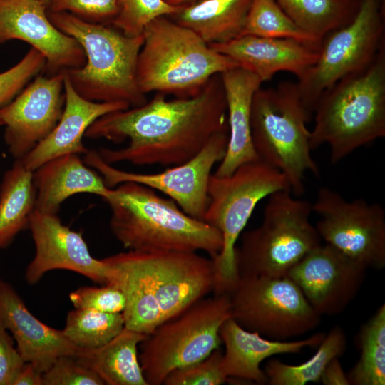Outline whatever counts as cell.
Wrapping results in <instances>:
<instances>
[{
  "label": "cell",
  "mask_w": 385,
  "mask_h": 385,
  "mask_svg": "<svg viewBox=\"0 0 385 385\" xmlns=\"http://www.w3.org/2000/svg\"><path fill=\"white\" fill-rule=\"evenodd\" d=\"M228 131L227 103L220 74L200 92L168 100L156 93L144 104L107 113L94 121L85 137L105 138L123 148H100L107 163L175 166L197 155L210 138Z\"/></svg>",
  "instance_id": "6da1fadb"
},
{
  "label": "cell",
  "mask_w": 385,
  "mask_h": 385,
  "mask_svg": "<svg viewBox=\"0 0 385 385\" xmlns=\"http://www.w3.org/2000/svg\"><path fill=\"white\" fill-rule=\"evenodd\" d=\"M111 209L110 228L121 245L139 252H197L215 257L222 247L220 231L186 214L172 199L153 189L125 182L104 199Z\"/></svg>",
  "instance_id": "7a4b0ae2"
},
{
  "label": "cell",
  "mask_w": 385,
  "mask_h": 385,
  "mask_svg": "<svg viewBox=\"0 0 385 385\" xmlns=\"http://www.w3.org/2000/svg\"><path fill=\"white\" fill-rule=\"evenodd\" d=\"M310 146L327 144L337 163L385 136V44L364 68L324 91L314 107Z\"/></svg>",
  "instance_id": "3957f363"
},
{
  "label": "cell",
  "mask_w": 385,
  "mask_h": 385,
  "mask_svg": "<svg viewBox=\"0 0 385 385\" xmlns=\"http://www.w3.org/2000/svg\"><path fill=\"white\" fill-rule=\"evenodd\" d=\"M48 15L85 53L83 66L63 71L81 96L95 102H124L130 107L146 103L136 78L143 34L128 36L111 25L88 22L66 12L48 10Z\"/></svg>",
  "instance_id": "277c9868"
},
{
  "label": "cell",
  "mask_w": 385,
  "mask_h": 385,
  "mask_svg": "<svg viewBox=\"0 0 385 385\" xmlns=\"http://www.w3.org/2000/svg\"><path fill=\"white\" fill-rule=\"evenodd\" d=\"M143 36L136 78L145 95L156 92L189 97L200 92L215 75L239 67L168 16L151 21Z\"/></svg>",
  "instance_id": "5b68a950"
},
{
  "label": "cell",
  "mask_w": 385,
  "mask_h": 385,
  "mask_svg": "<svg viewBox=\"0 0 385 385\" xmlns=\"http://www.w3.org/2000/svg\"><path fill=\"white\" fill-rule=\"evenodd\" d=\"M297 83L282 82L255 93L251 105L252 142L258 158L282 173L291 192L304 191L307 173L319 175L311 155L310 131Z\"/></svg>",
  "instance_id": "8992f818"
},
{
  "label": "cell",
  "mask_w": 385,
  "mask_h": 385,
  "mask_svg": "<svg viewBox=\"0 0 385 385\" xmlns=\"http://www.w3.org/2000/svg\"><path fill=\"white\" fill-rule=\"evenodd\" d=\"M284 190H290L286 177L260 159L241 165L227 176L211 175L204 221L217 229L222 237L220 253L212 258L215 294L229 293L239 279L236 242L256 205L272 193Z\"/></svg>",
  "instance_id": "52a82bcc"
},
{
  "label": "cell",
  "mask_w": 385,
  "mask_h": 385,
  "mask_svg": "<svg viewBox=\"0 0 385 385\" xmlns=\"http://www.w3.org/2000/svg\"><path fill=\"white\" fill-rule=\"evenodd\" d=\"M262 224L242 234L236 247L239 277L285 276L291 267L322 244L310 221L312 203L289 190L268 197Z\"/></svg>",
  "instance_id": "ba28073f"
},
{
  "label": "cell",
  "mask_w": 385,
  "mask_h": 385,
  "mask_svg": "<svg viewBox=\"0 0 385 385\" xmlns=\"http://www.w3.org/2000/svg\"><path fill=\"white\" fill-rule=\"evenodd\" d=\"M232 317L229 294L202 299L159 324L140 343V364L148 385H160L173 370L207 358L222 342L220 330Z\"/></svg>",
  "instance_id": "9c48e42d"
},
{
  "label": "cell",
  "mask_w": 385,
  "mask_h": 385,
  "mask_svg": "<svg viewBox=\"0 0 385 385\" xmlns=\"http://www.w3.org/2000/svg\"><path fill=\"white\" fill-rule=\"evenodd\" d=\"M384 14L382 0H360L352 19L322 38L316 61L297 83L309 115L324 91L366 67L385 44Z\"/></svg>",
  "instance_id": "30bf717a"
},
{
  "label": "cell",
  "mask_w": 385,
  "mask_h": 385,
  "mask_svg": "<svg viewBox=\"0 0 385 385\" xmlns=\"http://www.w3.org/2000/svg\"><path fill=\"white\" fill-rule=\"evenodd\" d=\"M232 318L244 329L284 340L315 329L319 315L287 275L239 277L228 293Z\"/></svg>",
  "instance_id": "8fae6325"
},
{
  "label": "cell",
  "mask_w": 385,
  "mask_h": 385,
  "mask_svg": "<svg viewBox=\"0 0 385 385\" xmlns=\"http://www.w3.org/2000/svg\"><path fill=\"white\" fill-rule=\"evenodd\" d=\"M312 209L319 216L315 227L326 244L367 268L385 267V210L380 204L362 198L347 201L322 187Z\"/></svg>",
  "instance_id": "7c38bea8"
},
{
  "label": "cell",
  "mask_w": 385,
  "mask_h": 385,
  "mask_svg": "<svg viewBox=\"0 0 385 385\" xmlns=\"http://www.w3.org/2000/svg\"><path fill=\"white\" fill-rule=\"evenodd\" d=\"M228 131L213 135L202 149L189 160L157 173H138L122 170L103 161L97 151L86 153L85 162L97 170L108 188L135 182L168 195L190 216L204 221L209 203V180L214 165L224 158Z\"/></svg>",
  "instance_id": "4fadbf2b"
},
{
  "label": "cell",
  "mask_w": 385,
  "mask_h": 385,
  "mask_svg": "<svg viewBox=\"0 0 385 385\" xmlns=\"http://www.w3.org/2000/svg\"><path fill=\"white\" fill-rule=\"evenodd\" d=\"M367 267L328 244H321L287 273L319 315L341 313L355 298Z\"/></svg>",
  "instance_id": "5bb4252c"
},
{
  "label": "cell",
  "mask_w": 385,
  "mask_h": 385,
  "mask_svg": "<svg viewBox=\"0 0 385 385\" xmlns=\"http://www.w3.org/2000/svg\"><path fill=\"white\" fill-rule=\"evenodd\" d=\"M63 71L38 75L9 103L0 107L9 153L22 158L44 139L58 122L64 107Z\"/></svg>",
  "instance_id": "9a60e30c"
},
{
  "label": "cell",
  "mask_w": 385,
  "mask_h": 385,
  "mask_svg": "<svg viewBox=\"0 0 385 385\" xmlns=\"http://www.w3.org/2000/svg\"><path fill=\"white\" fill-rule=\"evenodd\" d=\"M134 252L151 280L163 322L178 316L214 291L212 258L196 252Z\"/></svg>",
  "instance_id": "2e32d148"
},
{
  "label": "cell",
  "mask_w": 385,
  "mask_h": 385,
  "mask_svg": "<svg viewBox=\"0 0 385 385\" xmlns=\"http://www.w3.org/2000/svg\"><path fill=\"white\" fill-rule=\"evenodd\" d=\"M29 229L35 255L25 272V279L33 285L53 270H68L101 285L109 284L111 271L103 259L94 258L81 232L64 225L56 215L34 210Z\"/></svg>",
  "instance_id": "e0dca14e"
},
{
  "label": "cell",
  "mask_w": 385,
  "mask_h": 385,
  "mask_svg": "<svg viewBox=\"0 0 385 385\" xmlns=\"http://www.w3.org/2000/svg\"><path fill=\"white\" fill-rule=\"evenodd\" d=\"M11 39L24 41L40 52L49 75L86 62L79 43L51 22L48 6L37 0H0V43Z\"/></svg>",
  "instance_id": "ac0fdd59"
},
{
  "label": "cell",
  "mask_w": 385,
  "mask_h": 385,
  "mask_svg": "<svg viewBox=\"0 0 385 385\" xmlns=\"http://www.w3.org/2000/svg\"><path fill=\"white\" fill-rule=\"evenodd\" d=\"M0 322L9 331L24 362L45 372L62 356H75L78 347L58 330L29 312L13 287L0 279Z\"/></svg>",
  "instance_id": "d6986e66"
},
{
  "label": "cell",
  "mask_w": 385,
  "mask_h": 385,
  "mask_svg": "<svg viewBox=\"0 0 385 385\" xmlns=\"http://www.w3.org/2000/svg\"><path fill=\"white\" fill-rule=\"evenodd\" d=\"M209 46L255 74L262 83L280 71L290 72L299 79L318 55V48L294 39L254 35H242Z\"/></svg>",
  "instance_id": "ffe728a7"
},
{
  "label": "cell",
  "mask_w": 385,
  "mask_h": 385,
  "mask_svg": "<svg viewBox=\"0 0 385 385\" xmlns=\"http://www.w3.org/2000/svg\"><path fill=\"white\" fill-rule=\"evenodd\" d=\"M64 75L65 103L62 115L51 133L20 160L34 172L47 161L68 154H86L83 138L100 117L130 106L124 102H95L81 96Z\"/></svg>",
  "instance_id": "44dd1931"
},
{
  "label": "cell",
  "mask_w": 385,
  "mask_h": 385,
  "mask_svg": "<svg viewBox=\"0 0 385 385\" xmlns=\"http://www.w3.org/2000/svg\"><path fill=\"white\" fill-rule=\"evenodd\" d=\"M220 336L225 347L221 367L227 378L265 384L267 379L260 368L265 359L277 354H298L306 347L318 346L325 334L317 333L292 342L266 339L257 332L244 329L231 317L222 324Z\"/></svg>",
  "instance_id": "7402d4cb"
},
{
  "label": "cell",
  "mask_w": 385,
  "mask_h": 385,
  "mask_svg": "<svg viewBox=\"0 0 385 385\" xmlns=\"http://www.w3.org/2000/svg\"><path fill=\"white\" fill-rule=\"evenodd\" d=\"M227 112L228 143L226 153L215 175H231L241 165L259 160L250 131V112L253 96L262 81L252 73L235 67L220 73Z\"/></svg>",
  "instance_id": "603a6c76"
},
{
  "label": "cell",
  "mask_w": 385,
  "mask_h": 385,
  "mask_svg": "<svg viewBox=\"0 0 385 385\" xmlns=\"http://www.w3.org/2000/svg\"><path fill=\"white\" fill-rule=\"evenodd\" d=\"M33 181L36 193L35 209L53 215L73 195L91 193L104 200L113 189L76 154L64 155L43 163L33 172Z\"/></svg>",
  "instance_id": "cb8c5ba5"
},
{
  "label": "cell",
  "mask_w": 385,
  "mask_h": 385,
  "mask_svg": "<svg viewBox=\"0 0 385 385\" xmlns=\"http://www.w3.org/2000/svg\"><path fill=\"white\" fill-rule=\"evenodd\" d=\"M103 260L111 271L109 284L120 289L125 298V327L150 334L163 322V315L151 280L135 252L128 250Z\"/></svg>",
  "instance_id": "d4e9b609"
},
{
  "label": "cell",
  "mask_w": 385,
  "mask_h": 385,
  "mask_svg": "<svg viewBox=\"0 0 385 385\" xmlns=\"http://www.w3.org/2000/svg\"><path fill=\"white\" fill-rule=\"evenodd\" d=\"M147 334L124 327L96 349L78 348L73 356L108 385H148L138 359V346Z\"/></svg>",
  "instance_id": "484cf974"
},
{
  "label": "cell",
  "mask_w": 385,
  "mask_h": 385,
  "mask_svg": "<svg viewBox=\"0 0 385 385\" xmlns=\"http://www.w3.org/2000/svg\"><path fill=\"white\" fill-rule=\"evenodd\" d=\"M252 0H199L168 16L195 32L208 45L242 34Z\"/></svg>",
  "instance_id": "4316f807"
},
{
  "label": "cell",
  "mask_w": 385,
  "mask_h": 385,
  "mask_svg": "<svg viewBox=\"0 0 385 385\" xmlns=\"http://www.w3.org/2000/svg\"><path fill=\"white\" fill-rule=\"evenodd\" d=\"M36 195L33 172L20 159L15 160L4 174L0 185V250L29 228L36 207Z\"/></svg>",
  "instance_id": "83f0119b"
},
{
  "label": "cell",
  "mask_w": 385,
  "mask_h": 385,
  "mask_svg": "<svg viewBox=\"0 0 385 385\" xmlns=\"http://www.w3.org/2000/svg\"><path fill=\"white\" fill-rule=\"evenodd\" d=\"M346 348V338L340 327H334L318 346L315 354L298 365H289L277 359L269 360L263 370L270 385H304L319 382L321 375L334 358L341 356Z\"/></svg>",
  "instance_id": "f1b7e54d"
},
{
  "label": "cell",
  "mask_w": 385,
  "mask_h": 385,
  "mask_svg": "<svg viewBox=\"0 0 385 385\" xmlns=\"http://www.w3.org/2000/svg\"><path fill=\"white\" fill-rule=\"evenodd\" d=\"M301 29L319 39L346 24L360 0H275Z\"/></svg>",
  "instance_id": "f546056e"
},
{
  "label": "cell",
  "mask_w": 385,
  "mask_h": 385,
  "mask_svg": "<svg viewBox=\"0 0 385 385\" xmlns=\"http://www.w3.org/2000/svg\"><path fill=\"white\" fill-rule=\"evenodd\" d=\"M360 356L347 376L350 384H385V305L361 326Z\"/></svg>",
  "instance_id": "4dcf8cb0"
},
{
  "label": "cell",
  "mask_w": 385,
  "mask_h": 385,
  "mask_svg": "<svg viewBox=\"0 0 385 385\" xmlns=\"http://www.w3.org/2000/svg\"><path fill=\"white\" fill-rule=\"evenodd\" d=\"M125 327L122 313L76 309L66 317L63 332L78 348H98L118 334Z\"/></svg>",
  "instance_id": "1f68e13d"
},
{
  "label": "cell",
  "mask_w": 385,
  "mask_h": 385,
  "mask_svg": "<svg viewBox=\"0 0 385 385\" xmlns=\"http://www.w3.org/2000/svg\"><path fill=\"white\" fill-rule=\"evenodd\" d=\"M242 35L292 38L317 48L322 41L297 25L275 0H252Z\"/></svg>",
  "instance_id": "d6a6232c"
},
{
  "label": "cell",
  "mask_w": 385,
  "mask_h": 385,
  "mask_svg": "<svg viewBox=\"0 0 385 385\" xmlns=\"http://www.w3.org/2000/svg\"><path fill=\"white\" fill-rule=\"evenodd\" d=\"M118 12L111 26L128 36L142 35L154 19L170 16L180 8L165 0H117Z\"/></svg>",
  "instance_id": "836d02e7"
},
{
  "label": "cell",
  "mask_w": 385,
  "mask_h": 385,
  "mask_svg": "<svg viewBox=\"0 0 385 385\" xmlns=\"http://www.w3.org/2000/svg\"><path fill=\"white\" fill-rule=\"evenodd\" d=\"M46 63L44 56L31 48L19 63L0 73V107L12 101L31 79L45 71Z\"/></svg>",
  "instance_id": "e575fe53"
},
{
  "label": "cell",
  "mask_w": 385,
  "mask_h": 385,
  "mask_svg": "<svg viewBox=\"0 0 385 385\" xmlns=\"http://www.w3.org/2000/svg\"><path fill=\"white\" fill-rule=\"evenodd\" d=\"M222 353L214 350L207 358L196 364L176 369L165 379V385H220L228 381L221 367Z\"/></svg>",
  "instance_id": "d590c367"
},
{
  "label": "cell",
  "mask_w": 385,
  "mask_h": 385,
  "mask_svg": "<svg viewBox=\"0 0 385 385\" xmlns=\"http://www.w3.org/2000/svg\"><path fill=\"white\" fill-rule=\"evenodd\" d=\"M76 309H91L103 312L122 313L125 298L120 289L111 284L81 287L69 294Z\"/></svg>",
  "instance_id": "8d00e7d4"
},
{
  "label": "cell",
  "mask_w": 385,
  "mask_h": 385,
  "mask_svg": "<svg viewBox=\"0 0 385 385\" xmlns=\"http://www.w3.org/2000/svg\"><path fill=\"white\" fill-rule=\"evenodd\" d=\"M43 385H103L100 376L73 356H62L42 374Z\"/></svg>",
  "instance_id": "74e56055"
},
{
  "label": "cell",
  "mask_w": 385,
  "mask_h": 385,
  "mask_svg": "<svg viewBox=\"0 0 385 385\" xmlns=\"http://www.w3.org/2000/svg\"><path fill=\"white\" fill-rule=\"evenodd\" d=\"M48 10L66 12L84 21L111 25L118 12L117 0H51Z\"/></svg>",
  "instance_id": "f35d334b"
},
{
  "label": "cell",
  "mask_w": 385,
  "mask_h": 385,
  "mask_svg": "<svg viewBox=\"0 0 385 385\" xmlns=\"http://www.w3.org/2000/svg\"><path fill=\"white\" fill-rule=\"evenodd\" d=\"M24 363L13 338L0 322V385H13Z\"/></svg>",
  "instance_id": "ab89813d"
},
{
  "label": "cell",
  "mask_w": 385,
  "mask_h": 385,
  "mask_svg": "<svg viewBox=\"0 0 385 385\" xmlns=\"http://www.w3.org/2000/svg\"><path fill=\"white\" fill-rule=\"evenodd\" d=\"M319 382L324 385H349L347 374L343 370L339 358L331 360L324 368Z\"/></svg>",
  "instance_id": "60d3db41"
},
{
  "label": "cell",
  "mask_w": 385,
  "mask_h": 385,
  "mask_svg": "<svg viewBox=\"0 0 385 385\" xmlns=\"http://www.w3.org/2000/svg\"><path fill=\"white\" fill-rule=\"evenodd\" d=\"M43 373L31 364L25 362L16 376L13 385H43Z\"/></svg>",
  "instance_id": "b9f144b4"
},
{
  "label": "cell",
  "mask_w": 385,
  "mask_h": 385,
  "mask_svg": "<svg viewBox=\"0 0 385 385\" xmlns=\"http://www.w3.org/2000/svg\"><path fill=\"white\" fill-rule=\"evenodd\" d=\"M168 4L175 6H183L187 4H189L190 2L194 1L195 0H165Z\"/></svg>",
  "instance_id": "7bdbcfd3"
},
{
  "label": "cell",
  "mask_w": 385,
  "mask_h": 385,
  "mask_svg": "<svg viewBox=\"0 0 385 385\" xmlns=\"http://www.w3.org/2000/svg\"><path fill=\"white\" fill-rule=\"evenodd\" d=\"M37 1H39L42 2L46 6H47L48 8V6H49V4H50V3L51 1V0H37Z\"/></svg>",
  "instance_id": "ee69618b"
},
{
  "label": "cell",
  "mask_w": 385,
  "mask_h": 385,
  "mask_svg": "<svg viewBox=\"0 0 385 385\" xmlns=\"http://www.w3.org/2000/svg\"><path fill=\"white\" fill-rule=\"evenodd\" d=\"M1 125H2V123H1V120H0V126H1Z\"/></svg>",
  "instance_id": "f6af8a7d"
}]
</instances>
